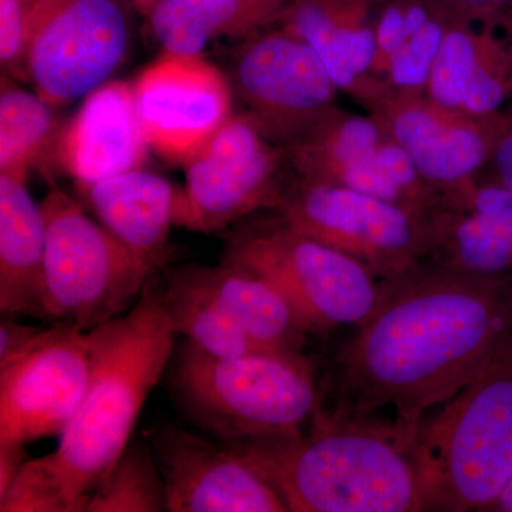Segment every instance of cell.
<instances>
[{"instance_id": "obj_1", "label": "cell", "mask_w": 512, "mask_h": 512, "mask_svg": "<svg viewBox=\"0 0 512 512\" xmlns=\"http://www.w3.org/2000/svg\"><path fill=\"white\" fill-rule=\"evenodd\" d=\"M512 348V286L421 264L384 281L373 312L339 356L350 407L396 414L412 444L424 413Z\"/></svg>"}, {"instance_id": "obj_2", "label": "cell", "mask_w": 512, "mask_h": 512, "mask_svg": "<svg viewBox=\"0 0 512 512\" xmlns=\"http://www.w3.org/2000/svg\"><path fill=\"white\" fill-rule=\"evenodd\" d=\"M175 332L158 289L87 332L92 373L79 410L49 454L76 512L130 446L147 397L174 356Z\"/></svg>"}, {"instance_id": "obj_3", "label": "cell", "mask_w": 512, "mask_h": 512, "mask_svg": "<svg viewBox=\"0 0 512 512\" xmlns=\"http://www.w3.org/2000/svg\"><path fill=\"white\" fill-rule=\"evenodd\" d=\"M229 446L271 481L289 511H423L410 444L394 429L325 421L311 434Z\"/></svg>"}, {"instance_id": "obj_4", "label": "cell", "mask_w": 512, "mask_h": 512, "mask_svg": "<svg viewBox=\"0 0 512 512\" xmlns=\"http://www.w3.org/2000/svg\"><path fill=\"white\" fill-rule=\"evenodd\" d=\"M410 451L423 511H490L512 477V348L421 420Z\"/></svg>"}, {"instance_id": "obj_5", "label": "cell", "mask_w": 512, "mask_h": 512, "mask_svg": "<svg viewBox=\"0 0 512 512\" xmlns=\"http://www.w3.org/2000/svg\"><path fill=\"white\" fill-rule=\"evenodd\" d=\"M171 370L184 409L228 444L298 436L318 404L313 370L301 352L220 357L187 340Z\"/></svg>"}, {"instance_id": "obj_6", "label": "cell", "mask_w": 512, "mask_h": 512, "mask_svg": "<svg viewBox=\"0 0 512 512\" xmlns=\"http://www.w3.org/2000/svg\"><path fill=\"white\" fill-rule=\"evenodd\" d=\"M43 319L89 332L131 309L150 274L80 202L50 180Z\"/></svg>"}, {"instance_id": "obj_7", "label": "cell", "mask_w": 512, "mask_h": 512, "mask_svg": "<svg viewBox=\"0 0 512 512\" xmlns=\"http://www.w3.org/2000/svg\"><path fill=\"white\" fill-rule=\"evenodd\" d=\"M224 264L271 282L309 332L360 325L383 292L365 265L295 231L278 217L232 239Z\"/></svg>"}, {"instance_id": "obj_8", "label": "cell", "mask_w": 512, "mask_h": 512, "mask_svg": "<svg viewBox=\"0 0 512 512\" xmlns=\"http://www.w3.org/2000/svg\"><path fill=\"white\" fill-rule=\"evenodd\" d=\"M272 210L288 227L352 256L384 281L424 264L433 249L431 212L293 174Z\"/></svg>"}, {"instance_id": "obj_9", "label": "cell", "mask_w": 512, "mask_h": 512, "mask_svg": "<svg viewBox=\"0 0 512 512\" xmlns=\"http://www.w3.org/2000/svg\"><path fill=\"white\" fill-rule=\"evenodd\" d=\"M184 167L174 224L205 234L272 210L292 175L286 148L269 141L245 113L232 114Z\"/></svg>"}, {"instance_id": "obj_10", "label": "cell", "mask_w": 512, "mask_h": 512, "mask_svg": "<svg viewBox=\"0 0 512 512\" xmlns=\"http://www.w3.org/2000/svg\"><path fill=\"white\" fill-rule=\"evenodd\" d=\"M128 42L130 29L116 0H40L23 80L49 106H67L106 84Z\"/></svg>"}, {"instance_id": "obj_11", "label": "cell", "mask_w": 512, "mask_h": 512, "mask_svg": "<svg viewBox=\"0 0 512 512\" xmlns=\"http://www.w3.org/2000/svg\"><path fill=\"white\" fill-rule=\"evenodd\" d=\"M286 151L299 180L348 188L421 214H430L444 192L421 177L406 151L369 113L336 107Z\"/></svg>"}, {"instance_id": "obj_12", "label": "cell", "mask_w": 512, "mask_h": 512, "mask_svg": "<svg viewBox=\"0 0 512 512\" xmlns=\"http://www.w3.org/2000/svg\"><path fill=\"white\" fill-rule=\"evenodd\" d=\"M245 114L269 141L289 147L338 107L339 89L308 43L281 28L256 33L228 76Z\"/></svg>"}, {"instance_id": "obj_13", "label": "cell", "mask_w": 512, "mask_h": 512, "mask_svg": "<svg viewBox=\"0 0 512 512\" xmlns=\"http://www.w3.org/2000/svg\"><path fill=\"white\" fill-rule=\"evenodd\" d=\"M92 373L87 332L53 323L0 363V443L60 436L79 410Z\"/></svg>"}, {"instance_id": "obj_14", "label": "cell", "mask_w": 512, "mask_h": 512, "mask_svg": "<svg viewBox=\"0 0 512 512\" xmlns=\"http://www.w3.org/2000/svg\"><path fill=\"white\" fill-rule=\"evenodd\" d=\"M133 87L148 146L170 163L191 161L234 114L227 74L201 55L164 52Z\"/></svg>"}, {"instance_id": "obj_15", "label": "cell", "mask_w": 512, "mask_h": 512, "mask_svg": "<svg viewBox=\"0 0 512 512\" xmlns=\"http://www.w3.org/2000/svg\"><path fill=\"white\" fill-rule=\"evenodd\" d=\"M171 512H285L281 494L234 447L165 426L151 436Z\"/></svg>"}, {"instance_id": "obj_16", "label": "cell", "mask_w": 512, "mask_h": 512, "mask_svg": "<svg viewBox=\"0 0 512 512\" xmlns=\"http://www.w3.org/2000/svg\"><path fill=\"white\" fill-rule=\"evenodd\" d=\"M406 151L421 177L440 188L460 187L480 177L493 146L495 117L448 109L427 93L392 92L366 107Z\"/></svg>"}, {"instance_id": "obj_17", "label": "cell", "mask_w": 512, "mask_h": 512, "mask_svg": "<svg viewBox=\"0 0 512 512\" xmlns=\"http://www.w3.org/2000/svg\"><path fill=\"white\" fill-rule=\"evenodd\" d=\"M427 264L512 286V191L478 177L444 190L431 212Z\"/></svg>"}, {"instance_id": "obj_18", "label": "cell", "mask_w": 512, "mask_h": 512, "mask_svg": "<svg viewBox=\"0 0 512 512\" xmlns=\"http://www.w3.org/2000/svg\"><path fill=\"white\" fill-rule=\"evenodd\" d=\"M150 150L133 84L110 82L84 97L60 128L53 160L83 191L97 181L144 168Z\"/></svg>"}, {"instance_id": "obj_19", "label": "cell", "mask_w": 512, "mask_h": 512, "mask_svg": "<svg viewBox=\"0 0 512 512\" xmlns=\"http://www.w3.org/2000/svg\"><path fill=\"white\" fill-rule=\"evenodd\" d=\"M279 23L315 50L339 92L363 109L389 93L375 76L372 0H289Z\"/></svg>"}, {"instance_id": "obj_20", "label": "cell", "mask_w": 512, "mask_h": 512, "mask_svg": "<svg viewBox=\"0 0 512 512\" xmlns=\"http://www.w3.org/2000/svg\"><path fill=\"white\" fill-rule=\"evenodd\" d=\"M427 96L476 117L494 116L512 97V39L494 26L453 23L433 67Z\"/></svg>"}, {"instance_id": "obj_21", "label": "cell", "mask_w": 512, "mask_h": 512, "mask_svg": "<svg viewBox=\"0 0 512 512\" xmlns=\"http://www.w3.org/2000/svg\"><path fill=\"white\" fill-rule=\"evenodd\" d=\"M80 192L101 224L153 275L163 264L175 225L177 188L161 175L137 168Z\"/></svg>"}, {"instance_id": "obj_22", "label": "cell", "mask_w": 512, "mask_h": 512, "mask_svg": "<svg viewBox=\"0 0 512 512\" xmlns=\"http://www.w3.org/2000/svg\"><path fill=\"white\" fill-rule=\"evenodd\" d=\"M28 175L0 171V311L43 319L46 221Z\"/></svg>"}, {"instance_id": "obj_23", "label": "cell", "mask_w": 512, "mask_h": 512, "mask_svg": "<svg viewBox=\"0 0 512 512\" xmlns=\"http://www.w3.org/2000/svg\"><path fill=\"white\" fill-rule=\"evenodd\" d=\"M375 76L389 92L426 93L431 67L454 22L430 0H372Z\"/></svg>"}, {"instance_id": "obj_24", "label": "cell", "mask_w": 512, "mask_h": 512, "mask_svg": "<svg viewBox=\"0 0 512 512\" xmlns=\"http://www.w3.org/2000/svg\"><path fill=\"white\" fill-rule=\"evenodd\" d=\"M191 269L255 349L301 352L309 329L271 282L228 264Z\"/></svg>"}, {"instance_id": "obj_25", "label": "cell", "mask_w": 512, "mask_h": 512, "mask_svg": "<svg viewBox=\"0 0 512 512\" xmlns=\"http://www.w3.org/2000/svg\"><path fill=\"white\" fill-rule=\"evenodd\" d=\"M289 0H158L150 28L164 52L200 56L220 37L254 36L279 22Z\"/></svg>"}, {"instance_id": "obj_26", "label": "cell", "mask_w": 512, "mask_h": 512, "mask_svg": "<svg viewBox=\"0 0 512 512\" xmlns=\"http://www.w3.org/2000/svg\"><path fill=\"white\" fill-rule=\"evenodd\" d=\"M160 292L175 332L197 348L220 357H237L258 350L198 281L191 266L168 276Z\"/></svg>"}, {"instance_id": "obj_27", "label": "cell", "mask_w": 512, "mask_h": 512, "mask_svg": "<svg viewBox=\"0 0 512 512\" xmlns=\"http://www.w3.org/2000/svg\"><path fill=\"white\" fill-rule=\"evenodd\" d=\"M52 109L39 94L2 79L0 171L29 174L53 157L60 128Z\"/></svg>"}, {"instance_id": "obj_28", "label": "cell", "mask_w": 512, "mask_h": 512, "mask_svg": "<svg viewBox=\"0 0 512 512\" xmlns=\"http://www.w3.org/2000/svg\"><path fill=\"white\" fill-rule=\"evenodd\" d=\"M86 511H167L164 480L154 453L141 444H130L93 491Z\"/></svg>"}, {"instance_id": "obj_29", "label": "cell", "mask_w": 512, "mask_h": 512, "mask_svg": "<svg viewBox=\"0 0 512 512\" xmlns=\"http://www.w3.org/2000/svg\"><path fill=\"white\" fill-rule=\"evenodd\" d=\"M2 512H76L49 454L28 460L0 494Z\"/></svg>"}, {"instance_id": "obj_30", "label": "cell", "mask_w": 512, "mask_h": 512, "mask_svg": "<svg viewBox=\"0 0 512 512\" xmlns=\"http://www.w3.org/2000/svg\"><path fill=\"white\" fill-rule=\"evenodd\" d=\"M40 0H0V60L3 70L23 80V62Z\"/></svg>"}, {"instance_id": "obj_31", "label": "cell", "mask_w": 512, "mask_h": 512, "mask_svg": "<svg viewBox=\"0 0 512 512\" xmlns=\"http://www.w3.org/2000/svg\"><path fill=\"white\" fill-rule=\"evenodd\" d=\"M454 22L507 29L512 16V0H430Z\"/></svg>"}, {"instance_id": "obj_32", "label": "cell", "mask_w": 512, "mask_h": 512, "mask_svg": "<svg viewBox=\"0 0 512 512\" xmlns=\"http://www.w3.org/2000/svg\"><path fill=\"white\" fill-rule=\"evenodd\" d=\"M480 177L512 191V104L495 117L493 146Z\"/></svg>"}, {"instance_id": "obj_33", "label": "cell", "mask_w": 512, "mask_h": 512, "mask_svg": "<svg viewBox=\"0 0 512 512\" xmlns=\"http://www.w3.org/2000/svg\"><path fill=\"white\" fill-rule=\"evenodd\" d=\"M42 330L43 328L3 319L0 322V363L22 352Z\"/></svg>"}, {"instance_id": "obj_34", "label": "cell", "mask_w": 512, "mask_h": 512, "mask_svg": "<svg viewBox=\"0 0 512 512\" xmlns=\"http://www.w3.org/2000/svg\"><path fill=\"white\" fill-rule=\"evenodd\" d=\"M26 461L25 444L0 443V494L5 493Z\"/></svg>"}, {"instance_id": "obj_35", "label": "cell", "mask_w": 512, "mask_h": 512, "mask_svg": "<svg viewBox=\"0 0 512 512\" xmlns=\"http://www.w3.org/2000/svg\"><path fill=\"white\" fill-rule=\"evenodd\" d=\"M490 511L512 512V477L511 480L508 481L503 494H501L500 498L495 501L493 507L490 508Z\"/></svg>"}, {"instance_id": "obj_36", "label": "cell", "mask_w": 512, "mask_h": 512, "mask_svg": "<svg viewBox=\"0 0 512 512\" xmlns=\"http://www.w3.org/2000/svg\"><path fill=\"white\" fill-rule=\"evenodd\" d=\"M131 2L137 3V5L143 6V8L147 9L148 13H150L151 9L154 8V5H156L158 0H131Z\"/></svg>"}, {"instance_id": "obj_37", "label": "cell", "mask_w": 512, "mask_h": 512, "mask_svg": "<svg viewBox=\"0 0 512 512\" xmlns=\"http://www.w3.org/2000/svg\"><path fill=\"white\" fill-rule=\"evenodd\" d=\"M505 32H507V35L510 36L512 39V16L510 22H508L507 29H505Z\"/></svg>"}]
</instances>
